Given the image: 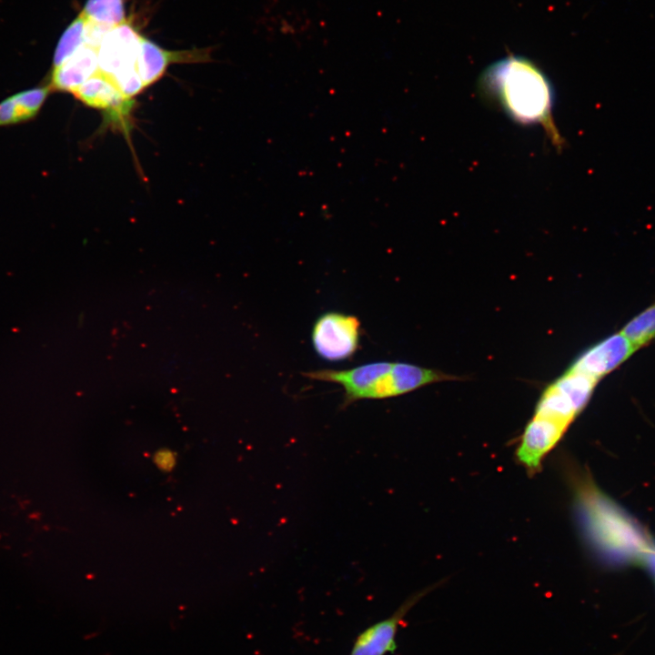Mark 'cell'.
Instances as JSON below:
<instances>
[{
    "label": "cell",
    "instance_id": "3",
    "mask_svg": "<svg viewBox=\"0 0 655 655\" xmlns=\"http://www.w3.org/2000/svg\"><path fill=\"white\" fill-rule=\"evenodd\" d=\"M599 380L569 368L542 393L520 438L516 455L530 473L559 444L590 401Z\"/></svg>",
    "mask_w": 655,
    "mask_h": 655
},
{
    "label": "cell",
    "instance_id": "2",
    "mask_svg": "<svg viewBox=\"0 0 655 655\" xmlns=\"http://www.w3.org/2000/svg\"><path fill=\"white\" fill-rule=\"evenodd\" d=\"M479 94L522 125H540L556 146L562 138L553 122L555 93L546 74L533 61L520 55L500 58L479 78Z\"/></svg>",
    "mask_w": 655,
    "mask_h": 655
},
{
    "label": "cell",
    "instance_id": "1",
    "mask_svg": "<svg viewBox=\"0 0 655 655\" xmlns=\"http://www.w3.org/2000/svg\"><path fill=\"white\" fill-rule=\"evenodd\" d=\"M574 509L590 549L610 565H644L655 547L646 530L589 477L573 478Z\"/></svg>",
    "mask_w": 655,
    "mask_h": 655
},
{
    "label": "cell",
    "instance_id": "10",
    "mask_svg": "<svg viewBox=\"0 0 655 655\" xmlns=\"http://www.w3.org/2000/svg\"><path fill=\"white\" fill-rule=\"evenodd\" d=\"M84 18L79 15L61 35L53 60V67L60 66L83 43Z\"/></svg>",
    "mask_w": 655,
    "mask_h": 655
},
{
    "label": "cell",
    "instance_id": "9",
    "mask_svg": "<svg viewBox=\"0 0 655 655\" xmlns=\"http://www.w3.org/2000/svg\"><path fill=\"white\" fill-rule=\"evenodd\" d=\"M81 13L89 19L109 25L126 20L123 0H87Z\"/></svg>",
    "mask_w": 655,
    "mask_h": 655
},
{
    "label": "cell",
    "instance_id": "8",
    "mask_svg": "<svg viewBox=\"0 0 655 655\" xmlns=\"http://www.w3.org/2000/svg\"><path fill=\"white\" fill-rule=\"evenodd\" d=\"M620 332L638 350L650 344L655 338V302L631 318Z\"/></svg>",
    "mask_w": 655,
    "mask_h": 655
},
{
    "label": "cell",
    "instance_id": "4",
    "mask_svg": "<svg viewBox=\"0 0 655 655\" xmlns=\"http://www.w3.org/2000/svg\"><path fill=\"white\" fill-rule=\"evenodd\" d=\"M309 379L343 388L342 407L362 399H385L457 377L407 362L375 361L348 369H317L302 373Z\"/></svg>",
    "mask_w": 655,
    "mask_h": 655
},
{
    "label": "cell",
    "instance_id": "11",
    "mask_svg": "<svg viewBox=\"0 0 655 655\" xmlns=\"http://www.w3.org/2000/svg\"><path fill=\"white\" fill-rule=\"evenodd\" d=\"M51 90L52 88L47 85L26 89L12 96L18 105L25 121L36 116Z\"/></svg>",
    "mask_w": 655,
    "mask_h": 655
},
{
    "label": "cell",
    "instance_id": "14",
    "mask_svg": "<svg viewBox=\"0 0 655 655\" xmlns=\"http://www.w3.org/2000/svg\"><path fill=\"white\" fill-rule=\"evenodd\" d=\"M644 566L648 567L655 577V547L649 554Z\"/></svg>",
    "mask_w": 655,
    "mask_h": 655
},
{
    "label": "cell",
    "instance_id": "6",
    "mask_svg": "<svg viewBox=\"0 0 655 655\" xmlns=\"http://www.w3.org/2000/svg\"><path fill=\"white\" fill-rule=\"evenodd\" d=\"M438 586V583L412 594L389 617L366 628L355 639L349 655H386L395 652L396 636L405 617L420 600Z\"/></svg>",
    "mask_w": 655,
    "mask_h": 655
},
{
    "label": "cell",
    "instance_id": "5",
    "mask_svg": "<svg viewBox=\"0 0 655 655\" xmlns=\"http://www.w3.org/2000/svg\"><path fill=\"white\" fill-rule=\"evenodd\" d=\"M361 334L359 319L337 311L319 316L312 328L311 340L316 353L328 361L351 358L358 348Z\"/></svg>",
    "mask_w": 655,
    "mask_h": 655
},
{
    "label": "cell",
    "instance_id": "12",
    "mask_svg": "<svg viewBox=\"0 0 655 655\" xmlns=\"http://www.w3.org/2000/svg\"><path fill=\"white\" fill-rule=\"evenodd\" d=\"M25 122L21 110L13 98L9 96L0 102V126L15 125Z\"/></svg>",
    "mask_w": 655,
    "mask_h": 655
},
{
    "label": "cell",
    "instance_id": "13",
    "mask_svg": "<svg viewBox=\"0 0 655 655\" xmlns=\"http://www.w3.org/2000/svg\"><path fill=\"white\" fill-rule=\"evenodd\" d=\"M154 462L164 471H170L176 465L175 453L168 449H160L154 456Z\"/></svg>",
    "mask_w": 655,
    "mask_h": 655
},
{
    "label": "cell",
    "instance_id": "7",
    "mask_svg": "<svg viewBox=\"0 0 655 655\" xmlns=\"http://www.w3.org/2000/svg\"><path fill=\"white\" fill-rule=\"evenodd\" d=\"M637 350L636 347L620 331L589 348L569 368L600 380L618 368Z\"/></svg>",
    "mask_w": 655,
    "mask_h": 655
}]
</instances>
